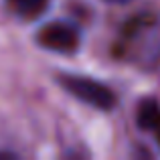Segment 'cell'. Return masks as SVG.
Returning <instances> with one entry per match:
<instances>
[{
    "mask_svg": "<svg viewBox=\"0 0 160 160\" xmlns=\"http://www.w3.org/2000/svg\"><path fill=\"white\" fill-rule=\"evenodd\" d=\"M103 2H109V4H126L130 0H103Z\"/></svg>",
    "mask_w": 160,
    "mask_h": 160,
    "instance_id": "8992f818",
    "label": "cell"
},
{
    "mask_svg": "<svg viewBox=\"0 0 160 160\" xmlns=\"http://www.w3.org/2000/svg\"><path fill=\"white\" fill-rule=\"evenodd\" d=\"M130 32L136 37V43H126L130 59H136L142 65H152L160 59V24L156 18H138L136 28Z\"/></svg>",
    "mask_w": 160,
    "mask_h": 160,
    "instance_id": "7a4b0ae2",
    "label": "cell"
},
{
    "mask_svg": "<svg viewBox=\"0 0 160 160\" xmlns=\"http://www.w3.org/2000/svg\"><path fill=\"white\" fill-rule=\"evenodd\" d=\"M59 83L65 91H69L75 99L91 108H98L102 112H109L116 106V93L103 85L102 81H95L91 77H83V75H71L63 73L59 75Z\"/></svg>",
    "mask_w": 160,
    "mask_h": 160,
    "instance_id": "6da1fadb",
    "label": "cell"
},
{
    "mask_svg": "<svg viewBox=\"0 0 160 160\" xmlns=\"http://www.w3.org/2000/svg\"><path fill=\"white\" fill-rule=\"evenodd\" d=\"M37 43L47 51L69 55L79 49L81 35H79V28L75 24L67 22V20H53V22H47L45 27L39 28Z\"/></svg>",
    "mask_w": 160,
    "mask_h": 160,
    "instance_id": "3957f363",
    "label": "cell"
},
{
    "mask_svg": "<svg viewBox=\"0 0 160 160\" xmlns=\"http://www.w3.org/2000/svg\"><path fill=\"white\" fill-rule=\"evenodd\" d=\"M12 10L22 18H37L49 8V0H8Z\"/></svg>",
    "mask_w": 160,
    "mask_h": 160,
    "instance_id": "5b68a950",
    "label": "cell"
},
{
    "mask_svg": "<svg viewBox=\"0 0 160 160\" xmlns=\"http://www.w3.org/2000/svg\"><path fill=\"white\" fill-rule=\"evenodd\" d=\"M136 124L140 130L154 134V138L160 142V103L152 98H146L138 103Z\"/></svg>",
    "mask_w": 160,
    "mask_h": 160,
    "instance_id": "277c9868",
    "label": "cell"
}]
</instances>
